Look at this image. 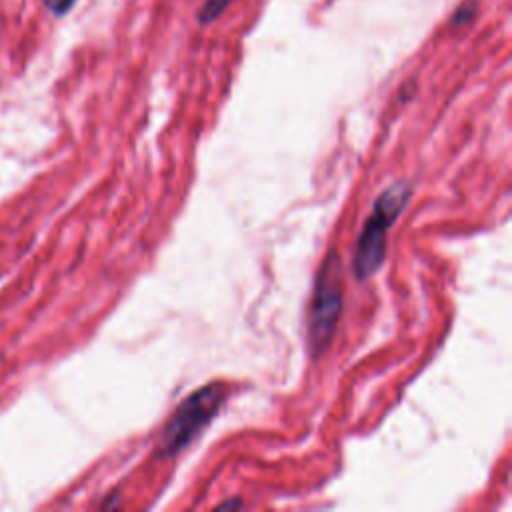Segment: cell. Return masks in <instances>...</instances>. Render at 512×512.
I'll use <instances>...</instances> for the list:
<instances>
[{
    "mask_svg": "<svg viewBox=\"0 0 512 512\" xmlns=\"http://www.w3.org/2000/svg\"><path fill=\"white\" fill-rule=\"evenodd\" d=\"M344 300V274L336 250H330L318 268L308 314V340L314 356L332 342Z\"/></svg>",
    "mask_w": 512,
    "mask_h": 512,
    "instance_id": "obj_3",
    "label": "cell"
},
{
    "mask_svg": "<svg viewBox=\"0 0 512 512\" xmlns=\"http://www.w3.org/2000/svg\"><path fill=\"white\" fill-rule=\"evenodd\" d=\"M44 6L54 14V16H64L72 10L76 0H42Z\"/></svg>",
    "mask_w": 512,
    "mask_h": 512,
    "instance_id": "obj_5",
    "label": "cell"
},
{
    "mask_svg": "<svg viewBox=\"0 0 512 512\" xmlns=\"http://www.w3.org/2000/svg\"><path fill=\"white\" fill-rule=\"evenodd\" d=\"M234 0H206L200 8V14H198V20L200 24H212Z\"/></svg>",
    "mask_w": 512,
    "mask_h": 512,
    "instance_id": "obj_4",
    "label": "cell"
},
{
    "mask_svg": "<svg viewBox=\"0 0 512 512\" xmlns=\"http://www.w3.org/2000/svg\"><path fill=\"white\" fill-rule=\"evenodd\" d=\"M224 396L226 386L222 382L206 384L188 394L164 424L156 442V456L172 458L180 454L210 424L224 404Z\"/></svg>",
    "mask_w": 512,
    "mask_h": 512,
    "instance_id": "obj_2",
    "label": "cell"
},
{
    "mask_svg": "<svg viewBox=\"0 0 512 512\" xmlns=\"http://www.w3.org/2000/svg\"><path fill=\"white\" fill-rule=\"evenodd\" d=\"M240 506H242V500L234 498V500H228V502H222V504H218L216 508H218V510H230V508H240Z\"/></svg>",
    "mask_w": 512,
    "mask_h": 512,
    "instance_id": "obj_7",
    "label": "cell"
},
{
    "mask_svg": "<svg viewBox=\"0 0 512 512\" xmlns=\"http://www.w3.org/2000/svg\"><path fill=\"white\" fill-rule=\"evenodd\" d=\"M410 196L412 186L408 182H394L376 198L354 246L352 272L358 280L370 278L380 268L386 254L388 230L408 204Z\"/></svg>",
    "mask_w": 512,
    "mask_h": 512,
    "instance_id": "obj_1",
    "label": "cell"
},
{
    "mask_svg": "<svg viewBox=\"0 0 512 512\" xmlns=\"http://www.w3.org/2000/svg\"><path fill=\"white\" fill-rule=\"evenodd\" d=\"M476 14V2H470V4H466V6H460V10L454 14V26H462V24H466L472 16Z\"/></svg>",
    "mask_w": 512,
    "mask_h": 512,
    "instance_id": "obj_6",
    "label": "cell"
}]
</instances>
